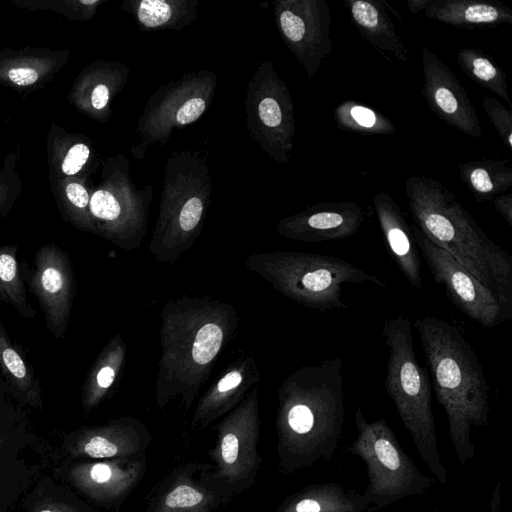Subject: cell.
Wrapping results in <instances>:
<instances>
[{
  "instance_id": "1",
  "label": "cell",
  "mask_w": 512,
  "mask_h": 512,
  "mask_svg": "<svg viewBox=\"0 0 512 512\" xmlns=\"http://www.w3.org/2000/svg\"><path fill=\"white\" fill-rule=\"evenodd\" d=\"M239 320L231 303L209 296L183 295L163 305L154 387L157 408L178 401L184 413L191 409Z\"/></svg>"
},
{
  "instance_id": "2",
  "label": "cell",
  "mask_w": 512,
  "mask_h": 512,
  "mask_svg": "<svg viewBox=\"0 0 512 512\" xmlns=\"http://www.w3.org/2000/svg\"><path fill=\"white\" fill-rule=\"evenodd\" d=\"M343 360L326 359L288 375L277 392L278 469L292 474L330 460L345 422Z\"/></svg>"
},
{
  "instance_id": "3",
  "label": "cell",
  "mask_w": 512,
  "mask_h": 512,
  "mask_svg": "<svg viewBox=\"0 0 512 512\" xmlns=\"http://www.w3.org/2000/svg\"><path fill=\"white\" fill-rule=\"evenodd\" d=\"M415 328L454 452L464 465L475 456L471 429L488 425L490 386L473 347L454 324L425 315L416 319Z\"/></svg>"
},
{
  "instance_id": "4",
  "label": "cell",
  "mask_w": 512,
  "mask_h": 512,
  "mask_svg": "<svg viewBox=\"0 0 512 512\" xmlns=\"http://www.w3.org/2000/svg\"><path fill=\"white\" fill-rule=\"evenodd\" d=\"M405 193L415 225L425 237L512 309V257L489 238L457 196L424 175L410 176Z\"/></svg>"
},
{
  "instance_id": "5",
  "label": "cell",
  "mask_w": 512,
  "mask_h": 512,
  "mask_svg": "<svg viewBox=\"0 0 512 512\" xmlns=\"http://www.w3.org/2000/svg\"><path fill=\"white\" fill-rule=\"evenodd\" d=\"M382 336L388 349L385 390L420 457L436 479L446 484L448 475L437 444L432 387L427 370L417 361L411 321L404 316L387 318Z\"/></svg>"
},
{
  "instance_id": "6",
  "label": "cell",
  "mask_w": 512,
  "mask_h": 512,
  "mask_svg": "<svg viewBox=\"0 0 512 512\" xmlns=\"http://www.w3.org/2000/svg\"><path fill=\"white\" fill-rule=\"evenodd\" d=\"M245 266L277 292L302 306L322 312L346 309L345 284H386L345 259L303 251H266L250 254Z\"/></svg>"
},
{
  "instance_id": "7",
  "label": "cell",
  "mask_w": 512,
  "mask_h": 512,
  "mask_svg": "<svg viewBox=\"0 0 512 512\" xmlns=\"http://www.w3.org/2000/svg\"><path fill=\"white\" fill-rule=\"evenodd\" d=\"M354 420L357 437L346 451L366 466L368 483L362 496L370 511L422 495L432 487V479L406 454L386 419L369 422L357 408Z\"/></svg>"
},
{
  "instance_id": "8",
  "label": "cell",
  "mask_w": 512,
  "mask_h": 512,
  "mask_svg": "<svg viewBox=\"0 0 512 512\" xmlns=\"http://www.w3.org/2000/svg\"><path fill=\"white\" fill-rule=\"evenodd\" d=\"M216 440L210 450L211 477L232 499L256 481L262 466L259 386L255 385L233 410L214 426Z\"/></svg>"
},
{
  "instance_id": "9",
  "label": "cell",
  "mask_w": 512,
  "mask_h": 512,
  "mask_svg": "<svg viewBox=\"0 0 512 512\" xmlns=\"http://www.w3.org/2000/svg\"><path fill=\"white\" fill-rule=\"evenodd\" d=\"M411 230L433 280L444 287L456 308L485 328L495 327L511 318V309L491 289L446 251L430 242L415 224L411 225Z\"/></svg>"
},
{
  "instance_id": "10",
  "label": "cell",
  "mask_w": 512,
  "mask_h": 512,
  "mask_svg": "<svg viewBox=\"0 0 512 512\" xmlns=\"http://www.w3.org/2000/svg\"><path fill=\"white\" fill-rule=\"evenodd\" d=\"M20 272L38 300L49 332L61 338L67 331L76 286L67 253L54 243H46L37 250L33 268L22 262Z\"/></svg>"
},
{
  "instance_id": "11",
  "label": "cell",
  "mask_w": 512,
  "mask_h": 512,
  "mask_svg": "<svg viewBox=\"0 0 512 512\" xmlns=\"http://www.w3.org/2000/svg\"><path fill=\"white\" fill-rule=\"evenodd\" d=\"M211 465L186 463L155 487L146 512H213L231 500L211 477Z\"/></svg>"
},
{
  "instance_id": "12",
  "label": "cell",
  "mask_w": 512,
  "mask_h": 512,
  "mask_svg": "<svg viewBox=\"0 0 512 512\" xmlns=\"http://www.w3.org/2000/svg\"><path fill=\"white\" fill-rule=\"evenodd\" d=\"M422 68L421 92L434 114L460 132L480 138L481 124L464 86L428 47L422 50Z\"/></svg>"
},
{
  "instance_id": "13",
  "label": "cell",
  "mask_w": 512,
  "mask_h": 512,
  "mask_svg": "<svg viewBox=\"0 0 512 512\" xmlns=\"http://www.w3.org/2000/svg\"><path fill=\"white\" fill-rule=\"evenodd\" d=\"M281 30L296 46L309 76L332 52L331 13L326 0H307L284 9L279 16Z\"/></svg>"
},
{
  "instance_id": "14",
  "label": "cell",
  "mask_w": 512,
  "mask_h": 512,
  "mask_svg": "<svg viewBox=\"0 0 512 512\" xmlns=\"http://www.w3.org/2000/svg\"><path fill=\"white\" fill-rule=\"evenodd\" d=\"M365 217L363 209L352 201H326L285 219L279 233L303 242L342 240L354 235Z\"/></svg>"
},
{
  "instance_id": "15",
  "label": "cell",
  "mask_w": 512,
  "mask_h": 512,
  "mask_svg": "<svg viewBox=\"0 0 512 512\" xmlns=\"http://www.w3.org/2000/svg\"><path fill=\"white\" fill-rule=\"evenodd\" d=\"M260 382L255 359L242 356L234 360L198 399L191 429H203L233 410Z\"/></svg>"
},
{
  "instance_id": "16",
  "label": "cell",
  "mask_w": 512,
  "mask_h": 512,
  "mask_svg": "<svg viewBox=\"0 0 512 512\" xmlns=\"http://www.w3.org/2000/svg\"><path fill=\"white\" fill-rule=\"evenodd\" d=\"M68 48L24 47L0 51V85L22 94L45 87L66 65Z\"/></svg>"
},
{
  "instance_id": "17",
  "label": "cell",
  "mask_w": 512,
  "mask_h": 512,
  "mask_svg": "<svg viewBox=\"0 0 512 512\" xmlns=\"http://www.w3.org/2000/svg\"><path fill=\"white\" fill-rule=\"evenodd\" d=\"M374 210L386 242L388 252L406 280L416 289H421V263L419 250L411 225L401 208L386 192L373 196Z\"/></svg>"
},
{
  "instance_id": "18",
  "label": "cell",
  "mask_w": 512,
  "mask_h": 512,
  "mask_svg": "<svg viewBox=\"0 0 512 512\" xmlns=\"http://www.w3.org/2000/svg\"><path fill=\"white\" fill-rule=\"evenodd\" d=\"M411 13L458 28L484 29L512 24V9L489 0H407Z\"/></svg>"
},
{
  "instance_id": "19",
  "label": "cell",
  "mask_w": 512,
  "mask_h": 512,
  "mask_svg": "<svg viewBox=\"0 0 512 512\" xmlns=\"http://www.w3.org/2000/svg\"><path fill=\"white\" fill-rule=\"evenodd\" d=\"M350 18L358 33L374 48L387 52L402 62L408 51L393 23L387 3L380 0H345Z\"/></svg>"
},
{
  "instance_id": "20",
  "label": "cell",
  "mask_w": 512,
  "mask_h": 512,
  "mask_svg": "<svg viewBox=\"0 0 512 512\" xmlns=\"http://www.w3.org/2000/svg\"><path fill=\"white\" fill-rule=\"evenodd\" d=\"M362 493L336 482L306 486L287 497L275 512H369Z\"/></svg>"
},
{
  "instance_id": "21",
  "label": "cell",
  "mask_w": 512,
  "mask_h": 512,
  "mask_svg": "<svg viewBox=\"0 0 512 512\" xmlns=\"http://www.w3.org/2000/svg\"><path fill=\"white\" fill-rule=\"evenodd\" d=\"M46 155L48 179L77 178L85 181L92 150L81 135L52 122L46 134Z\"/></svg>"
},
{
  "instance_id": "22",
  "label": "cell",
  "mask_w": 512,
  "mask_h": 512,
  "mask_svg": "<svg viewBox=\"0 0 512 512\" xmlns=\"http://www.w3.org/2000/svg\"><path fill=\"white\" fill-rule=\"evenodd\" d=\"M127 356V345L116 334L103 347L93 362L83 386V399L88 407L96 406L111 390L122 372Z\"/></svg>"
},
{
  "instance_id": "23",
  "label": "cell",
  "mask_w": 512,
  "mask_h": 512,
  "mask_svg": "<svg viewBox=\"0 0 512 512\" xmlns=\"http://www.w3.org/2000/svg\"><path fill=\"white\" fill-rule=\"evenodd\" d=\"M460 178L477 202L489 201L512 186V167L506 159H482L458 164Z\"/></svg>"
},
{
  "instance_id": "24",
  "label": "cell",
  "mask_w": 512,
  "mask_h": 512,
  "mask_svg": "<svg viewBox=\"0 0 512 512\" xmlns=\"http://www.w3.org/2000/svg\"><path fill=\"white\" fill-rule=\"evenodd\" d=\"M0 371L6 382L26 399L40 395V382L24 353L0 323Z\"/></svg>"
},
{
  "instance_id": "25",
  "label": "cell",
  "mask_w": 512,
  "mask_h": 512,
  "mask_svg": "<svg viewBox=\"0 0 512 512\" xmlns=\"http://www.w3.org/2000/svg\"><path fill=\"white\" fill-rule=\"evenodd\" d=\"M52 194L63 219L77 229L94 232L90 217V194L77 178L48 179Z\"/></svg>"
},
{
  "instance_id": "26",
  "label": "cell",
  "mask_w": 512,
  "mask_h": 512,
  "mask_svg": "<svg viewBox=\"0 0 512 512\" xmlns=\"http://www.w3.org/2000/svg\"><path fill=\"white\" fill-rule=\"evenodd\" d=\"M457 62L462 72L479 86L502 98L510 107L505 71L492 57L477 48L465 47L457 52Z\"/></svg>"
},
{
  "instance_id": "27",
  "label": "cell",
  "mask_w": 512,
  "mask_h": 512,
  "mask_svg": "<svg viewBox=\"0 0 512 512\" xmlns=\"http://www.w3.org/2000/svg\"><path fill=\"white\" fill-rule=\"evenodd\" d=\"M16 244L0 247V301L11 305L21 316L33 319L36 311L29 302L17 261Z\"/></svg>"
},
{
  "instance_id": "28",
  "label": "cell",
  "mask_w": 512,
  "mask_h": 512,
  "mask_svg": "<svg viewBox=\"0 0 512 512\" xmlns=\"http://www.w3.org/2000/svg\"><path fill=\"white\" fill-rule=\"evenodd\" d=\"M334 120L342 131L391 135L396 132L393 122L385 115L354 100H346L334 110Z\"/></svg>"
},
{
  "instance_id": "29",
  "label": "cell",
  "mask_w": 512,
  "mask_h": 512,
  "mask_svg": "<svg viewBox=\"0 0 512 512\" xmlns=\"http://www.w3.org/2000/svg\"><path fill=\"white\" fill-rule=\"evenodd\" d=\"M99 0H12L11 4L28 11L50 10L69 20H85Z\"/></svg>"
},
{
  "instance_id": "30",
  "label": "cell",
  "mask_w": 512,
  "mask_h": 512,
  "mask_svg": "<svg viewBox=\"0 0 512 512\" xmlns=\"http://www.w3.org/2000/svg\"><path fill=\"white\" fill-rule=\"evenodd\" d=\"M20 152L8 153L0 168V216L7 217L16 204L23 189V182L18 171Z\"/></svg>"
},
{
  "instance_id": "31",
  "label": "cell",
  "mask_w": 512,
  "mask_h": 512,
  "mask_svg": "<svg viewBox=\"0 0 512 512\" xmlns=\"http://www.w3.org/2000/svg\"><path fill=\"white\" fill-rule=\"evenodd\" d=\"M483 108L503 143L512 149V111L493 97H485Z\"/></svg>"
},
{
  "instance_id": "32",
  "label": "cell",
  "mask_w": 512,
  "mask_h": 512,
  "mask_svg": "<svg viewBox=\"0 0 512 512\" xmlns=\"http://www.w3.org/2000/svg\"><path fill=\"white\" fill-rule=\"evenodd\" d=\"M139 20L148 27L164 24L171 17V8L165 1L144 0L138 10Z\"/></svg>"
},
{
  "instance_id": "33",
  "label": "cell",
  "mask_w": 512,
  "mask_h": 512,
  "mask_svg": "<svg viewBox=\"0 0 512 512\" xmlns=\"http://www.w3.org/2000/svg\"><path fill=\"white\" fill-rule=\"evenodd\" d=\"M259 115L262 122L268 127H278L284 119L279 103L271 97H266L260 102Z\"/></svg>"
},
{
  "instance_id": "34",
  "label": "cell",
  "mask_w": 512,
  "mask_h": 512,
  "mask_svg": "<svg viewBox=\"0 0 512 512\" xmlns=\"http://www.w3.org/2000/svg\"><path fill=\"white\" fill-rule=\"evenodd\" d=\"M204 109L205 102L202 98H192L178 110L176 120L180 124L191 123L199 118Z\"/></svg>"
},
{
  "instance_id": "35",
  "label": "cell",
  "mask_w": 512,
  "mask_h": 512,
  "mask_svg": "<svg viewBox=\"0 0 512 512\" xmlns=\"http://www.w3.org/2000/svg\"><path fill=\"white\" fill-rule=\"evenodd\" d=\"M493 205L496 211L506 221V223L512 226V194L503 193L492 199Z\"/></svg>"
},
{
  "instance_id": "36",
  "label": "cell",
  "mask_w": 512,
  "mask_h": 512,
  "mask_svg": "<svg viewBox=\"0 0 512 512\" xmlns=\"http://www.w3.org/2000/svg\"><path fill=\"white\" fill-rule=\"evenodd\" d=\"M413 512H423V511L416 510V511H413ZM426 512H440V511H438V510H431V511H426Z\"/></svg>"
},
{
  "instance_id": "37",
  "label": "cell",
  "mask_w": 512,
  "mask_h": 512,
  "mask_svg": "<svg viewBox=\"0 0 512 512\" xmlns=\"http://www.w3.org/2000/svg\"><path fill=\"white\" fill-rule=\"evenodd\" d=\"M40 512H53V511H50V510H42Z\"/></svg>"
}]
</instances>
